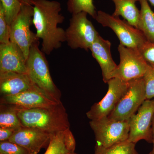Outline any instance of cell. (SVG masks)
<instances>
[{"instance_id":"obj_15","label":"cell","mask_w":154,"mask_h":154,"mask_svg":"<svg viewBox=\"0 0 154 154\" xmlns=\"http://www.w3.org/2000/svg\"><path fill=\"white\" fill-rule=\"evenodd\" d=\"M111 46L109 40L104 39L99 35L90 48L92 56L100 66L105 83L112 79L117 67L112 57Z\"/></svg>"},{"instance_id":"obj_12","label":"cell","mask_w":154,"mask_h":154,"mask_svg":"<svg viewBox=\"0 0 154 154\" xmlns=\"http://www.w3.org/2000/svg\"><path fill=\"white\" fill-rule=\"evenodd\" d=\"M51 134L36 128L23 126L9 140L25 148L30 154H37L41 149L47 148Z\"/></svg>"},{"instance_id":"obj_5","label":"cell","mask_w":154,"mask_h":154,"mask_svg":"<svg viewBox=\"0 0 154 154\" xmlns=\"http://www.w3.org/2000/svg\"><path fill=\"white\" fill-rule=\"evenodd\" d=\"M90 125L95 134L96 146L108 147L128 139L129 120H116L107 116L97 120H91Z\"/></svg>"},{"instance_id":"obj_33","label":"cell","mask_w":154,"mask_h":154,"mask_svg":"<svg viewBox=\"0 0 154 154\" xmlns=\"http://www.w3.org/2000/svg\"><path fill=\"white\" fill-rule=\"evenodd\" d=\"M72 154H77L75 153L74 152V153H73Z\"/></svg>"},{"instance_id":"obj_7","label":"cell","mask_w":154,"mask_h":154,"mask_svg":"<svg viewBox=\"0 0 154 154\" xmlns=\"http://www.w3.org/2000/svg\"><path fill=\"white\" fill-rule=\"evenodd\" d=\"M96 20L104 27L110 28L117 36L120 44L137 49L147 40L142 32L126 20L102 11H97Z\"/></svg>"},{"instance_id":"obj_22","label":"cell","mask_w":154,"mask_h":154,"mask_svg":"<svg viewBox=\"0 0 154 154\" xmlns=\"http://www.w3.org/2000/svg\"><path fill=\"white\" fill-rule=\"evenodd\" d=\"M67 9L69 13L73 14L85 12L94 19H96L97 11L93 0H68Z\"/></svg>"},{"instance_id":"obj_11","label":"cell","mask_w":154,"mask_h":154,"mask_svg":"<svg viewBox=\"0 0 154 154\" xmlns=\"http://www.w3.org/2000/svg\"><path fill=\"white\" fill-rule=\"evenodd\" d=\"M107 84L108 88L106 95L100 102L95 103L87 113V117L91 120H97L110 115L125 93L128 82L113 78Z\"/></svg>"},{"instance_id":"obj_27","label":"cell","mask_w":154,"mask_h":154,"mask_svg":"<svg viewBox=\"0 0 154 154\" xmlns=\"http://www.w3.org/2000/svg\"><path fill=\"white\" fill-rule=\"evenodd\" d=\"M10 42V26L6 21L2 6L0 5V44Z\"/></svg>"},{"instance_id":"obj_31","label":"cell","mask_w":154,"mask_h":154,"mask_svg":"<svg viewBox=\"0 0 154 154\" xmlns=\"http://www.w3.org/2000/svg\"><path fill=\"white\" fill-rule=\"evenodd\" d=\"M147 1H148L151 3L152 5L154 7V0H147Z\"/></svg>"},{"instance_id":"obj_8","label":"cell","mask_w":154,"mask_h":154,"mask_svg":"<svg viewBox=\"0 0 154 154\" xmlns=\"http://www.w3.org/2000/svg\"><path fill=\"white\" fill-rule=\"evenodd\" d=\"M146 99L143 78L128 82L125 93L108 117L116 120H128Z\"/></svg>"},{"instance_id":"obj_26","label":"cell","mask_w":154,"mask_h":154,"mask_svg":"<svg viewBox=\"0 0 154 154\" xmlns=\"http://www.w3.org/2000/svg\"><path fill=\"white\" fill-rule=\"evenodd\" d=\"M146 99L154 98V68L148 65L143 77Z\"/></svg>"},{"instance_id":"obj_18","label":"cell","mask_w":154,"mask_h":154,"mask_svg":"<svg viewBox=\"0 0 154 154\" xmlns=\"http://www.w3.org/2000/svg\"><path fill=\"white\" fill-rule=\"evenodd\" d=\"M114 3L115 10L113 16L122 17L132 26L137 28L140 17V10L137 7L139 0H111Z\"/></svg>"},{"instance_id":"obj_20","label":"cell","mask_w":154,"mask_h":154,"mask_svg":"<svg viewBox=\"0 0 154 154\" xmlns=\"http://www.w3.org/2000/svg\"><path fill=\"white\" fill-rule=\"evenodd\" d=\"M19 107L9 104H0V127L18 130L23 125L18 115Z\"/></svg>"},{"instance_id":"obj_14","label":"cell","mask_w":154,"mask_h":154,"mask_svg":"<svg viewBox=\"0 0 154 154\" xmlns=\"http://www.w3.org/2000/svg\"><path fill=\"white\" fill-rule=\"evenodd\" d=\"M27 59L20 48L10 41L0 44V72L27 74Z\"/></svg>"},{"instance_id":"obj_30","label":"cell","mask_w":154,"mask_h":154,"mask_svg":"<svg viewBox=\"0 0 154 154\" xmlns=\"http://www.w3.org/2000/svg\"><path fill=\"white\" fill-rule=\"evenodd\" d=\"M22 4H28V5H32V2L33 0H20Z\"/></svg>"},{"instance_id":"obj_1","label":"cell","mask_w":154,"mask_h":154,"mask_svg":"<svg viewBox=\"0 0 154 154\" xmlns=\"http://www.w3.org/2000/svg\"><path fill=\"white\" fill-rule=\"evenodd\" d=\"M33 24L36 37L42 40L41 51L50 55L66 41L65 30L58 26L65 20L60 3L56 1L33 0Z\"/></svg>"},{"instance_id":"obj_32","label":"cell","mask_w":154,"mask_h":154,"mask_svg":"<svg viewBox=\"0 0 154 154\" xmlns=\"http://www.w3.org/2000/svg\"><path fill=\"white\" fill-rule=\"evenodd\" d=\"M149 154H154L153 152L152 151H152L150 152L149 153Z\"/></svg>"},{"instance_id":"obj_17","label":"cell","mask_w":154,"mask_h":154,"mask_svg":"<svg viewBox=\"0 0 154 154\" xmlns=\"http://www.w3.org/2000/svg\"><path fill=\"white\" fill-rule=\"evenodd\" d=\"M75 147L74 136L69 128L51 134L44 154H72L75 152Z\"/></svg>"},{"instance_id":"obj_3","label":"cell","mask_w":154,"mask_h":154,"mask_svg":"<svg viewBox=\"0 0 154 154\" xmlns=\"http://www.w3.org/2000/svg\"><path fill=\"white\" fill-rule=\"evenodd\" d=\"M37 40L30 47L26 62L27 74L33 83L48 96L60 102V91L54 84L50 72L44 53L39 48Z\"/></svg>"},{"instance_id":"obj_13","label":"cell","mask_w":154,"mask_h":154,"mask_svg":"<svg viewBox=\"0 0 154 154\" xmlns=\"http://www.w3.org/2000/svg\"><path fill=\"white\" fill-rule=\"evenodd\" d=\"M59 102L51 99L40 90H30L16 95L1 96L0 99V104L15 105L19 109L50 107Z\"/></svg>"},{"instance_id":"obj_2","label":"cell","mask_w":154,"mask_h":154,"mask_svg":"<svg viewBox=\"0 0 154 154\" xmlns=\"http://www.w3.org/2000/svg\"><path fill=\"white\" fill-rule=\"evenodd\" d=\"M18 115L23 126L36 128L50 134L70 127L66 109L61 102L50 107L19 109Z\"/></svg>"},{"instance_id":"obj_29","label":"cell","mask_w":154,"mask_h":154,"mask_svg":"<svg viewBox=\"0 0 154 154\" xmlns=\"http://www.w3.org/2000/svg\"><path fill=\"white\" fill-rule=\"evenodd\" d=\"M152 131L153 135L152 143H153V148L152 151L154 153V115L153 118L152 123Z\"/></svg>"},{"instance_id":"obj_21","label":"cell","mask_w":154,"mask_h":154,"mask_svg":"<svg viewBox=\"0 0 154 154\" xmlns=\"http://www.w3.org/2000/svg\"><path fill=\"white\" fill-rule=\"evenodd\" d=\"M135 144L126 140L108 147L96 146L94 154H138L135 149Z\"/></svg>"},{"instance_id":"obj_9","label":"cell","mask_w":154,"mask_h":154,"mask_svg":"<svg viewBox=\"0 0 154 154\" xmlns=\"http://www.w3.org/2000/svg\"><path fill=\"white\" fill-rule=\"evenodd\" d=\"M118 50L120 63L113 73L116 78L126 82L143 78L148 65L137 48H130L119 44Z\"/></svg>"},{"instance_id":"obj_16","label":"cell","mask_w":154,"mask_h":154,"mask_svg":"<svg viewBox=\"0 0 154 154\" xmlns=\"http://www.w3.org/2000/svg\"><path fill=\"white\" fill-rule=\"evenodd\" d=\"M34 90L40 89L33 83L28 74L0 72L1 96L16 95Z\"/></svg>"},{"instance_id":"obj_4","label":"cell","mask_w":154,"mask_h":154,"mask_svg":"<svg viewBox=\"0 0 154 154\" xmlns=\"http://www.w3.org/2000/svg\"><path fill=\"white\" fill-rule=\"evenodd\" d=\"M88 14L85 12L73 14L70 19L68 28L65 30L66 42L72 49L90 50L99 35L87 17Z\"/></svg>"},{"instance_id":"obj_25","label":"cell","mask_w":154,"mask_h":154,"mask_svg":"<svg viewBox=\"0 0 154 154\" xmlns=\"http://www.w3.org/2000/svg\"><path fill=\"white\" fill-rule=\"evenodd\" d=\"M137 49L147 64L154 68V42L146 40Z\"/></svg>"},{"instance_id":"obj_10","label":"cell","mask_w":154,"mask_h":154,"mask_svg":"<svg viewBox=\"0 0 154 154\" xmlns=\"http://www.w3.org/2000/svg\"><path fill=\"white\" fill-rule=\"evenodd\" d=\"M154 115V98L146 99L129 119L130 131L128 141L136 143L145 140L152 143V123Z\"/></svg>"},{"instance_id":"obj_23","label":"cell","mask_w":154,"mask_h":154,"mask_svg":"<svg viewBox=\"0 0 154 154\" xmlns=\"http://www.w3.org/2000/svg\"><path fill=\"white\" fill-rule=\"evenodd\" d=\"M2 6L6 21L9 25L16 18L21 10L22 3L20 0H0Z\"/></svg>"},{"instance_id":"obj_24","label":"cell","mask_w":154,"mask_h":154,"mask_svg":"<svg viewBox=\"0 0 154 154\" xmlns=\"http://www.w3.org/2000/svg\"><path fill=\"white\" fill-rule=\"evenodd\" d=\"M0 154H30L27 149L9 140L0 142Z\"/></svg>"},{"instance_id":"obj_19","label":"cell","mask_w":154,"mask_h":154,"mask_svg":"<svg viewBox=\"0 0 154 154\" xmlns=\"http://www.w3.org/2000/svg\"><path fill=\"white\" fill-rule=\"evenodd\" d=\"M140 5L138 29L148 41L154 42V12L147 0H139Z\"/></svg>"},{"instance_id":"obj_6","label":"cell","mask_w":154,"mask_h":154,"mask_svg":"<svg viewBox=\"0 0 154 154\" xmlns=\"http://www.w3.org/2000/svg\"><path fill=\"white\" fill-rule=\"evenodd\" d=\"M33 16V5L23 4L19 14L10 25V41L20 48L27 59L30 47L39 40L36 33L30 30Z\"/></svg>"},{"instance_id":"obj_28","label":"cell","mask_w":154,"mask_h":154,"mask_svg":"<svg viewBox=\"0 0 154 154\" xmlns=\"http://www.w3.org/2000/svg\"><path fill=\"white\" fill-rule=\"evenodd\" d=\"M16 131L8 128L0 127V142L9 140Z\"/></svg>"}]
</instances>
